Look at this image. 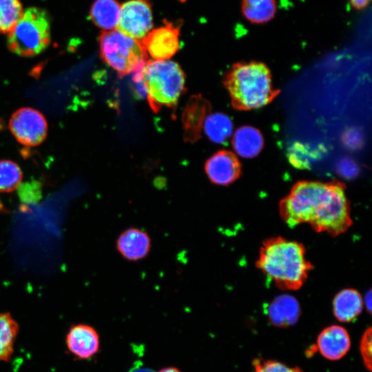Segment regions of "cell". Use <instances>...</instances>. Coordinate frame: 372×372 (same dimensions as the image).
<instances>
[{
	"label": "cell",
	"instance_id": "6da1fadb",
	"mask_svg": "<svg viewBox=\"0 0 372 372\" xmlns=\"http://www.w3.org/2000/svg\"><path fill=\"white\" fill-rule=\"evenodd\" d=\"M291 227L307 223L318 232L333 236L346 231L352 221L343 183L303 180L296 183L279 205Z\"/></svg>",
	"mask_w": 372,
	"mask_h": 372
},
{
	"label": "cell",
	"instance_id": "7a4b0ae2",
	"mask_svg": "<svg viewBox=\"0 0 372 372\" xmlns=\"http://www.w3.org/2000/svg\"><path fill=\"white\" fill-rule=\"evenodd\" d=\"M256 265L278 287L290 290L301 287L311 269L304 246L281 237L264 242Z\"/></svg>",
	"mask_w": 372,
	"mask_h": 372
},
{
	"label": "cell",
	"instance_id": "3957f363",
	"mask_svg": "<svg viewBox=\"0 0 372 372\" xmlns=\"http://www.w3.org/2000/svg\"><path fill=\"white\" fill-rule=\"evenodd\" d=\"M224 85L233 107L239 110L265 106L279 93L273 86L268 68L254 61L234 64L225 75Z\"/></svg>",
	"mask_w": 372,
	"mask_h": 372
},
{
	"label": "cell",
	"instance_id": "277c9868",
	"mask_svg": "<svg viewBox=\"0 0 372 372\" xmlns=\"http://www.w3.org/2000/svg\"><path fill=\"white\" fill-rule=\"evenodd\" d=\"M142 82L154 112L175 107L185 91V75L180 65L169 60H149L142 71Z\"/></svg>",
	"mask_w": 372,
	"mask_h": 372
},
{
	"label": "cell",
	"instance_id": "5b68a950",
	"mask_svg": "<svg viewBox=\"0 0 372 372\" xmlns=\"http://www.w3.org/2000/svg\"><path fill=\"white\" fill-rule=\"evenodd\" d=\"M50 41V23L45 10L30 8L9 32L8 43L14 53L23 56L37 55L43 52Z\"/></svg>",
	"mask_w": 372,
	"mask_h": 372
},
{
	"label": "cell",
	"instance_id": "8992f818",
	"mask_svg": "<svg viewBox=\"0 0 372 372\" xmlns=\"http://www.w3.org/2000/svg\"><path fill=\"white\" fill-rule=\"evenodd\" d=\"M102 59L119 75L143 70L147 54L141 41L133 39L118 29L103 31L99 37Z\"/></svg>",
	"mask_w": 372,
	"mask_h": 372
},
{
	"label": "cell",
	"instance_id": "52a82bcc",
	"mask_svg": "<svg viewBox=\"0 0 372 372\" xmlns=\"http://www.w3.org/2000/svg\"><path fill=\"white\" fill-rule=\"evenodd\" d=\"M116 29L138 41L153 29V14L149 0H127L121 4Z\"/></svg>",
	"mask_w": 372,
	"mask_h": 372
},
{
	"label": "cell",
	"instance_id": "ba28073f",
	"mask_svg": "<svg viewBox=\"0 0 372 372\" xmlns=\"http://www.w3.org/2000/svg\"><path fill=\"white\" fill-rule=\"evenodd\" d=\"M10 128L23 145L36 146L40 144L47 134V123L39 111L23 107L15 112L10 120Z\"/></svg>",
	"mask_w": 372,
	"mask_h": 372
},
{
	"label": "cell",
	"instance_id": "9c48e42d",
	"mask_svg": "<svg viewBox=\"0 0 372 372\" xmlns=\"http://www.w3.org/2000/svg\"><path fill=\"white\" fill-rule=\"evenodd\" d=\"M180 28L172 23L152 29L141 40L144 48L154 60H168L179 50Z\"/></svg>",
	"mask_w": 372,
	"mask_h": 372
},
{
	"label": "cell",
	"instance_id": "30bf717a",
	"mask_svg": "<svg viewBox=\"0 0 372 372\" xmlns=\"http://www.w3.org/2000/svg\"><path fill=\"white\" fill-rule=\"evenodd\" d=\"M205 172L213 184L225 186L231 184L239 178L241 165L233 152L220 150L207 160Z\"/></svg>",
	"mask_w": 372,
	"mask_h": 372
},
{
	"label": "cell",
	"instance_id": "8fae6325",
	"mask_svg": "<svg viewBox=\"0 0 372 372\" xmlns=\"http://www.w3.org/2000/svg\"><path fill=\"white\" fill-rule=\"evenodd\" d=\"M68 350L75 357L86 360L94 355L99 349V336L91 326L85 324L73 325L65 338Z\"/></svg>",
	"mask_w": 372,
	"mask_h": 372
},
{
	"label": "cell",
	"instance_id": "7c38bea8",
	"mask_svg": "<svg viewBox=\"0 0 372 372\" xmlns=\"http://www.w3.org/2000/svg\"><path fill=\"white\" fill-rule=\"evenodd\" d=\"M116 247L125 260L138 261L149 254L151 249V239L145 231L131 227L119 235L116 242Z\"/></svg>",
	"mask_w": 372,
	"mask_h": 372
},
{
	"label": "cell",
	"instance_id": "4fadbf2b",
	"mask_svg": "<svg viewBox=\"0 0 372 372\" xmlns=\"http://www.w3.org/2000/svg\"><path fill=\"white\" fill-rule=\"evenodd\" d=\"M209 103L200 95L189 98L182 115L185 140L194 143L200 137L201 130L207 113Z\"/></svg>",
	"mask_w": 372,
	"mask_h": 372
},
{
	"label": "cell",
	"instance_id": "5bb4252c",
	"mask_svg": "<svg viewBox=\"0 0 372 372\" xmlns=\"http://www.w3.org/2000/svg\"><path fill=\"white\" fill-rule=\"evenodd\" d=\"M351 347V339L342 327L332 325L323 329L317 339V347L320 353L330 360L344 357Z\"/></svg>",
	"mask_w": 372,
	"mask_h": 372
},
{
	"label": "cell",
	"instance_id": "9a60e30c",
	"mask_svg": "<svg viewBox=\"0 0 372 372\" xmlns=\"http://www.w3.org/2000/svg\"><path fill=\"white\" fill-rule=\"evenodd\" d=\"M267 315L272 325L286 328L294 325L300 316L299 302L293 296L282 294L268 305Z\"/></svg>",
	"mask_w": 372,
	"mask_h": 372
},
{
	"label": "cell",
	"instance_id": "2e32d148",
	"mask_svg": "<svg viewBox=\"0 0 372 372\" xmlns=\"http://www.w3.org/2000/svg\"><path fill=\"white\" fill-rule=\"evenodd\" d=\"M363 304L358 291L353 289H342L333 299L334 316L340 322H351L362 312Z\"/></svg>",
	"mask_w": 372,
	"mask_h": 372
},
{
	"label": "cell",
	"instance_id": "e0dca14e",
	"mask_svg": "<svg viewBox=\"0 0 372 372\" xmlns=\"http://www.w3.org/2000/svg\"><path fill=\"white\" fill-rule=\"evenodd\" d=\"M236 153L242 158L256 156L262 150L264 139L260 132L251 126H242L236 130L232 138Z\"/></svg>",
	"mask_w": 372,
	"mask_h": 372
},
{
	"label": "cell",
	"instance_id": "ac0fdd59",
	"mask_svg": "<svg viewBox=\"0 0 372 372\" xmlns=\"http://www.w3.org/2000/svg\"><path fill=\"white\" fill-rule=\"evenodd\" d=\"M121 3L116 0H95L90 16L92 22L103 31L116 29L120 15Z\"/></svg>",
	"mask_w": 372,
	"mask_h": 372
},
{
	"label": "cell",
	"instance_id": "d6986e66",
	"mask_svg": "<svg viewBox=\"0 0 372 372\" xmlns=\"http://www.w3.org/2000/svg\"><path fill=\"white\" fill-rule=\"evenodd\" d=\"M276 10V0H242V15L254 24L269 22L275 17Z\"/></svg>",
	"mask_w": 372,
	"mask_h": 372
},
{
	"label": "cell",
	"instance_id": "ffe728a7",
	"mask_svg": "<svg viewBox=\"0 0 372 372\" xmlns=\"http://www.w3.org/2000/svg\"><path fill=\"white\" fill-rule=\"evenodd\" d=\"M19 326L9 312L0 313V361L10 360Z\"/></svg>",
	"mask_w": 372,
	"mask_h": 372
},
{
	"label": "cell",
	"instance_id": "44dd1931",
	"mask_svg": "<svg viewBox=\"0 0 372 372\" xmlns=\"http://www.w3.org/2000/svg\"><path fill=\"white\" fill-rule=\"evenodd\" d=\"M203 125L208 138L216 143L227 141L232 134V121L227 115L222 113L209 114L206 117Z\"/></svg>",
	"mask_w": 372,
	"mask_h": 372
},
{
	"label": "cell",
	"instance_id": "7402d4cb",
	"mask_svg": "<svg viewBox=\"0 0 372 372\" xmlns=\"http://www.w3.org/2000/svg\"><path fill=\"white\" fill-rule=\"evenodd\" d=\"M22 180L19 166L8 160L0 161V192L10 193L17 189Z\"/></svg>",
	"mask_w": 372,
	"mask_h": 372
},
{
	"label": "cell",
	"instance_id": "603a6c76",
	"mask_svg": "<svg viewBox=\"0 0 372 372\" xmlns=\"http://www.w3.org/2000/svg\"><path fill=\"white\" fill-rule=\"evenodd\" d=\"M23 12L20 0H0V32H9Z\"/></svg>",
	"mask_w": 372,
	"mask_h": 372
},
{
	"label": "cell",
	"instance_id": "cb8c5ba5",
	"mask_svg": "<svg viewBox=\"0 0 372 372\" xmlns=\"http://www.w3.org/2000/svg\"><path fill=\"white\" fill-rule=\"evenodd\" d=\"M20 201L25 204H36L41 198V183L35 180L21 183L17 187Z\"/></svg>",
	"mask_w": 372,
	"mask_h": 372
},
{
	"label": "cell",
	"instance_id": "d4e9b609",
	"mask_svg": "<svg viewBox=\"0 0 372 372\" xmlns=\"http://www.w3.org/2000/svg\"><path fill=\"white\" fill-rule=\"evenodd\" d=\"M254 372H303L298 367H289L276 360L256 358L253 361Z\"/></svg>",
	"mask_w": 372,
	"mask_h": 372
},
{
	"label": "cell",
	"instance_id": "484cf974",
	"mask_svg": "<svg viewBox=\"0 0 372 372\" xmlns=\"http://www.w3.org/2000/svg\"><path fill=\"white\" fill-rule=\"evenodd\" d=\"M371 327L364 332L360 341V353L366 369L371 371Z\"/></svg>",
	"mask_w": 372,
	"mask_h": 372
},
{
	"label": "cell",
	"instance_id": "4316f807",
	"mask_svg": "<svg viewBox=\"0 0 372 372\" xmlns=\"http://www.w3.org/2000/svg\"><path fill=\"white\" fill-rule=\"evenodd\" d=\"M371 0H349L352 7L357 10L365 8L370 3Z\"/></svg>",
	"mask_w": 372,
	"mask_h": 372
},
{
	"label": "cell",
	"instance_id": "83f0119b",
	"mask_svg": "<svg viewBox=\"0 0 372 372\" xmlns=\"http://www.w3.org/2000/svg\"><path fill=\"white\" fill-rule=\"evenodd\" d=\"M371 291L369 290L365 296V298L363 300L364 302L365 306L366 307V309L369 313H371Z\"/></svg>",
	"mask_w": 372,
	"mask_h": 372
},
{
	"label": "cell",
	"instance_id": "f1b7e54d",
	"mask_svg": "<svg viewBox=\"0 0 372 372\" xmlns=\"http://www.w3.org/2000/svg\"><path fill=\"white\" fill-rule=\"evenodd\" d=\"M158 372H181V371L175 367H167V368L163 369Z\"/></svg>",
	"mask_w": 372,
	"mask_h": 372
},
{
	"label": "cell",
	"instance_id": "f546056e",
	"mask_svg": "<svg viewBox=\"0 0 372 372\" xmlns=\"http://www.w3.org/2000/svg\"><path fill=\"white\" fill-rule=\"evenodd\" d=\"M130 372H154V371L148 369L138 368V369H134Z\"/></svg>",
	"mask_w": 372,
	"mask_h": 372
}]
</instances>
